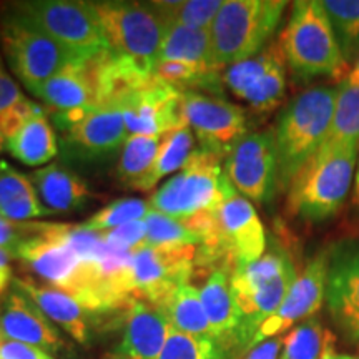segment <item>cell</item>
Returning <instances> with one entry per match:
<instances>
[{
  "mask_svg": "<svg viewBox=\"0 0 359 359\" xmlns=\"http://www.w3.org/2000/svg\"><path fill=\"white\" fill-rule=\"evenodd\" d=\"M97 55L67 65L47 80L35 97L48 105V110L97 109Z\"/></svg>",
  "mask_w": 359,
  "mask_h": 359,
  "instance_id": "obj_23",
  "label": "cell"
},
{
  "mask_svg": "<svg viewBox=\"0 0 359 359\" xmlns=\"http://www.w3.org/2000/svg\"><path fill=\"white\" fill-rule=\"evenodd\" d=\"M160 311L167 314L170 325L175 331L196 338H212V327L205 314L203 303L200 298V290L191 283H185L175 291L172 299Z\"/></svg>",
  "mask_w": 359,
  "mask_h": 359,
  "instance_id": "obj_30",
  "label": "cell"
},
{
  "mask_svg": "<svg viewBox=\"0 0 359 359\" xmlns=\"http://www.w3.org/2000/svg\"><path fill=\"white\" fill-rule=\"evenodd\" d=\"M158 359H233L217 341L172 330Z\"/></svg>",
  "mask_w": 359,
  "mask_h": 359,
  "instance_id": "obj_37",
  "label": "cell"
},
{
  "mask_svg": "<svg viewBox=\"0 0 359 359\" xmlns=\"http://www.w3.org/2000/svg\"><path fill=\"white\" fill-rule=\"evenodd\" d=\"M325 359H339V354H338V353L331 354V356H327V358H325Z\"/></svg>",
  "mask_w": 359,
  "mask_h": 359,
  "instance_id": "obj_48",
  "label": "cell"
},
{
  "mask_svg": "<svg viewBox=\"0 0 359 359\" xmlns=\"http://www.w3.org/2000/svg\"><path fill=\"white\" fill-rule=\"evenodd\" d=\"M223 172L246 200L268 203L280 190L273 132L246 133L224 158Z\"/></svg>",
  "mask_w": 359,
  "mask_h": 359,
  "instance_id": "obj_12",
  "label": "cell"
},
{
  "mask_svg": "<svg viewBox=\"0 0 359 359\" xmlns=\"http://www.w3.org/2000/svg\"><path fill=\"white\" fill-rule=\"evenodd\" d=\"M336 87H311L296 95L278 116L273 132L280 188H288L326 142L333 122Z\"/></svg>",
  "mask_w": 359,
  "mask_h": 359,
  "instance_id": "obj_1",
  "label": "cell"
},
{
  "mask_svg": "<svg viewBox=\"0 0 359 359\" xmlns=\"http://www.w3.org/2000/svg\"><path fill=\"white\" fill-rule=\"evenodd\" d=\"M223 85L258 114H268L286 93V60L280 43H269L257 57L228 67Z\"/></svg>",
  "mask_w": 359,
  "mask_h": 359,
  "instance_id": "obj_14",
  "label": "cell"
},
{
  "mask_svg": "<svg viewBox=\"0 0 359 359\" xmlns=\"http://www.w3.org/2000/svg\"><path fill=\"white\" fill-rule=\"evenodd\" d=\"M125 314L123 338L116 354L127 359H158L173 330L167 314L145 302H135Z\"/></svg>",
  "mask_w": 359,
  "mask_h": 359,
  "instance_id": "obj_24",
  "label": "cell"
},
{
  "mask_svg": "<svg viewBox=\"0 0 359 359\" xmlns=\"http://www.w3.org/2000/svg\"><path fill=\"white\" fill-rule=\"evenodd\" d=\"M42 222H12L0 217V248L13 255L17 246L37 235Z\"/></svg>",
  "mask_w": 359,
  "mask_h": 359,
  "instance_id": "obj_40",
  "label": "cell"
},
{
  "mask_svg": "<svg viewBox=\"0 0 359 359\" xmlns=\"http://www.w3.org/2000/svg\"><path fill=\"white\" fill-rule=\"evenodd\" d=\"M339 359H359V356H348V354H339Z\"/></svg>",
  "mask_w": 359,
  "mask_h": 359,
  "instance_id": "obj_47",
  "label": "cell"
},
{
  "mask_svg": "<svg viewBox=\"0 0 359 359\" xmlns=\"http://www.w3.org/2000/svg\"><path fill=\"white\" fill-rule=\"evenodd\" d=\"M47 114L48 111L40 105L39 110L6 145L8 154L27 167H40L48 163L58 154L57 135L53 125L48 122Z\"/></svg>",
  "mask_w": 359,
  "mask_h": 359,
  "instance_id": "obj_26",
  "label": "cell"
},
{
  "mask_svg": "<svg viewBox=\"0 0 359 359\" xmlns=\"http://www.w3.org/2000/svg\"><path fill=\"white\" fill-rule=\"evenodd\" d=\"M296 276L293 259L281 246H273L257 262L241 264L230 273L233 298L243 325L245 353L250 351L259 326L281 306Z\"/></svg>",
  "mask_w": 359,
  "mask_h": 359,
  "instance_id": "obj_5",
  "label": "cell"
},
{
  "mask_svg": "<svg viewBox=\"0 0 359 359\" xmlns=\"http://www.w3.org/2000/svg\"><path fill=\"white\" fill-rule=\"evenodd\" d=\"M160 62H185V64L218 69L212 52L210 29H191L185 25L170 27L161 45Z\"/></svg>",
  "mask_w": 359,
  "mask_h": 359,
  "instance_id": "obj_29",
  "label": "cell"
},
{
  "mask_svg": "<svg viewBox=\"0 0 359 359\" xmlns=\"http://www.w3.org/2000/svg\"><path fill=\"white\" fill-rule=\"evenodd\" d=\"M12 253L7 250L0 248V298L7 293L8 288H12L11 283L13 281V271H12Z\"/></svg>",
  "mask_w": 359,
  "mask_h": 359,
  "instance_id": "obj_43",
  "label": "cell"
},
{
  "mask_svg": "<svg viewBox=\"0 0 359 359\" xmlns=\"http://www.w3.org/2000/svg\"><path fill=\"white\" fill-rule=\"evenodd\" d=\"M182 115L196 135L200 148L226 158L248 133L246 111L236 103L201 92H183Z\"/></svg>",
  "mask_w": 359,
  "mask_h": 359,
  "instance_id": "obj_13",
  "label": "cell"
},
{
  "mask_svg": "<svg viewBox=\"0 0 359 359\" xmlns=\"http://www.w3.org/2000/svg\"><path fill=\"white\" fill-rule=\"evenodd\" d=\"M25 97L22 95L19 85L11 77L2 60V55H0V114L12 109L13 105H17Z\"/></svg>",
  "mask_w": 359,
  "mask_h": 359,
  "instance_id": "obj_41",
  "label": "cell"
},
{
  "mask_svg": "<svg viewBox=\"0 0 359 359\" xmlns=\"http://www.w3.org/2000/svg\"><path fill=\"white\" fill-rule=\"evenodd\" d=\"M331 354H336V336L313 316L283 338L280 359H325Z\"/></svg>",
  "mask_w": 359,
  "mask_h": 359,
  "instance_id": "obj_31",
  "label": "cell"
},
{
  "mask_svg": "<svg viewBox=\"0 0 359 359\" xmlns=\"http://www.w3.org/2000/svg\"><path fill=\"white\" fill-rule=\"evenodd\" d=\"M288 2L285 0H226L215 17L210 35L218 69L250 60L276 32Z\"/></svg>",
  "mask_w": 359,
  "mask_h": 359,
  "instance_id": "obj_6",
  "label": "cell"
},
{
  "mask_svg": "<svg viewBox=\"0 0 359 359\" xmlns=\"http://www.w3.org/2000/svg\"><path fill=\"white\" fill-rule=\"evenodd\" d=\"M7 145V137H6V132H4L2 128V123H0V154H2V150L6 148Z\"/></svg>",
  "mask_w": 359,
  "mask_h": 359,
  "instance_id": "obj_46",
  "label": "cell"
},
{
  "mask_svg": "<svg viewBox=\"0 0 359 359\" xmlns=\"http://www.w3.org/2000/svg\"><path fill=\"white\" fill-rule=\"evenodd\" d=\"M13 13L37 27L72 50L97 55L109 48L93 2L79 0H29L8 2Z\"/></svg>",
  "mask_w": 359,
  "mask_h": 359,
  "instance_id": "obj_8",
  "label": "cell"
},
{
  "mask_svg": "<svg viewBox=\"0 0 359 359\" xmlns=\"http://www.w3.org/2000/svg\"><path fill=\"white\" fill-rule=\"evenodd\" d=\"M150 212L148 201L138 198H120L111 201L100 212L90 217L87 222L82 223L87 230L103 233L114 230L116 226H122L130 222H137V219H145Z\"/></svg>",
  "mask_w": 359,
  "mask_h": 359,
  "instance_id": "obj_38",
  "label": "cell"
},
{
  "mask_svg": "<svg viewBox=\"0 0 359 359\" xmlns=\"http://www.w3.org/2000/svg\"><path fill=\"white\" fill-rule=\"evenodd\" d=\"M45 359H53V358L50 356V354H48V356H47V358H45Z\"/></svg>",
  "mask_w": 359,
  "mask_h": 359,
  "instance_id": "obj_50",
  "label": "cell"
},
{
  "mask_svg": "<svg viewBox=\"0 0 359 359\" xmlns=\"http://www.w3.org/2000/svg\"><path fill=\"white\" fill-rule=\"evenodd\" d=\"M326 304L334 326L349 344H359V240L327 253Z\"/></svg>",
  "mask_w": 359,
  "mask_h": 359,
  "instance_id": "obj_16",
  "label": "cell"
},
{
  "mask_svg": "<svg viewBox=\"0 0 359 359\" xmlns=\"http://www.w3.org/2000/svg\"><path fill=\"white\" fill-rule=\"evenodd\" d=\"M12 286L29 296L53 325L60 326L80 344H87L93 333L102 327L103 316H109L92 311L64 291L40 285L30 278H13Z\"/></svg>",
  "mask_w": 359,
  "mask_h": 359,
  "instance_id": "obj_20",
  "label": "cell"
},
{
  "mask_svg": "<svg viewBox=\"0 0 359 359\" xmlns=\"http://www.w3.org/2000/svg\"><path fill=\"white\" fill-rule=\"evenodd\" d=\"M0 217L12 222L50 217L40 203L30 177L11 167L7 161H0Z\"/></svg>",
  "mask_w": 359,
  "mask_h": 359,
  "instance_id": "obj_27",
  "label": "cell"
},
{
  "mask_svg": "<svg viewBox=\"0 0 359 359\" xmlns=\"http://www.w3.org/2000/svg\"><path fill=\"white\" fill-rule=\"evenodd\" d=\"M218 226L231 271L241 264L257 262L266 253V233L257 210L233 188L226 175L223 178V198L218 205Z\"/></svg>",
  "mask_w": 359,
  "mask_h": 359,
  "instance_id": "obj_15",
  "label": "cell"
},
{
  "mask_svg": "<svg viewBox=\"0 0 359 359\" xmlns=\"http://www.w3.org/2000/svg\"><path fill=\"white\" fill-rule=\"evenodd\" d=\"M323 7L330 17L344 62L359 58V0H325Z\"/></svg>",
  "mask_w": 359,
  "mask_h": 359,
  "instance_id": "obj_35",
  "label": "cell"
},
{
  "mask_svg": "<svg viewBox=\"0 0 359 359\" xmlns=\"http://www.w3.org/2000/svg\"><path fill=\"white\" fill-rule=\"evenodd\" d=\"M167 25H185L191 29H212L215 17L223 7L222 0H188V2H150Z\"/></svg>",
  "mask_w": 359,
  "mask_h": 359,
  "instance_id": "obj_34",
  "label": "cell"
},
{
  "mask_svg": "<svg viewBox=\"0 0 359 359\" xmlns=\"http://www.w3.org/2000/svg\"><path fill=\"white\" fill-rule=\"evenodd\" d=\"M349 212H351V222L359 226V155H358V163H356V172H354V182H353V190H351V206H349Z\"/></svg>",
  "mask_w": 359,
  "mask_h": 359,
  "instance_id": "obj_44",
  "label": "cell"
},
{
  "mask_svg": "<svg viewBox=\"0 0 359 359\" xmlns=\"http://www.w3.org/2000/svg\"><path fill=\"white\" fill-rule=\"evenodd\" d=\"M0 333L6 339L29 344L47 354L64 348L55 325L29 296L13 286L0 298Z\"/></svg>",
  "mask_w": 359,
  "mask_h": 359,
  "instance_id": "obj_19",
  "label": "cell"
},
{
  "mask_svg": "<svg viewBox=\"0 0 359 359\" xmlns=\"http://www.w3.org/2000/svg\"><path fill=\"white\" fill-rule=\"evenodd\" d=\"M182 95L178 88L154 77L150 85L137 92L120 107L130 135L161 137L182 125Z\"/></svg>",
  "mask_w": 359,
  "mask_h": 359,
  "instance_id": "obj_18",
  "label": "cell"
},
{
  "mask_svg": "<svg viewBox=\"0 0 359 359\" xmlns=\"http://www.w3.org/2000/svg\"><path fill=\"white\" fill-rule=\"evenodd\" d=\"M286 65L302 80L348 77V64L341 53L330 17L318 0L293 4L290 20L280 35Z\"/></svg>",
  "mask_w": 359,
  "mask_h": 359,
  "instance_id": "obj_4",
  "label": "cell"
},
{
  "mask_svg": "<svg viewBox=\"0 0 359 359\" xmlns=\"http://www.w3.org/2000/svg\"><path fill=\"white\" fill-rule=\"evenodd\" d=\"M111 52L155 70L168 29L150 2H93Z\"/></svg>",
  "mask_w": 359,
  "mask_h": 359,
  "instance_id": "obj_9",
  "label": "cell"
},
{
  "mask_svg": "<svg viewBox=\"0 0 359 359\" xmlns=\"http://www.w3.org/2000/svg\"><path fill=\"white\" fill-rule=\"evenodd\" d=\"M196 246L138 248L132 259V288L137 302L165 308L180 286L195 275Z\"/></svg>",
  "mask_w": 359,
  "mask_h": 359,
  "instance_id": "obj_11",
  "label": "cell"
},
{
  "mask_svg": "<svg viewBox=\"0 0 359 359\" xmlns=\"http://www.w3.org/2000/svg\"><path fill=\"white\" fill-rule=\"evenodd\" d=\"M147 236L142 248H172V246L193 245L198 248V240L180 219L150 210L145 217Z\"/></svg>",
  "mask_w": 359,
  "mask_h": 359,
  "instance_id": "obj_36",
  "label": "cell"
},
{
  "mask_svg": "<svg viewBox=\"0 0 359 359\" xmlns=\"http://www.w3.org/2000/svg\"><path fill=\"white\" fill-rule=\"evenodd\" d=\"M327 264H330L327 253L321 251L303 268L302 273H298L278 311L259 326L251 348L266 339L278 338V334L309 320L313 314L320 311L326 302Z\"/></svg>",
  "mask_w": 359,
  "mask_h": 359,
  "instance_id": "obj_17",
  "label": "cell"
},
{
  "mask_svg": "<svg viewBox=\"0 0 359 359\" xmlns=\"http://www.w3.org/2000/svg\"><path fill=\"white\" fill-rule=\"evenodd\" d=\"M64 230L65 223L42 222L37 235L17 246L13 259L24 263L45 285L64 291L92 311L107 314L102 311L95 266L80 258Z\"/></svg>",
  "mask_w": 359,
  "mask_h": 359,
  "instance_id": "obj_2",
  "label": "cell"
},
{
  "mask_svg": "<svg viewBox=\"0 0 359 359\" xmlns=\"http://www.w3.org/2000/svg\"><path fill=\"white\" fill-rule=\"evenodd\" d=\"M346 79L351 83L359 85V58H358V62H354V67H353L351 70H349V74H348Z\"/></svg>",
  "mask_w": 359,
  "mask_h": 359,
  "instance_id": "obj_45",
  "label": "cell"
},
{
  "mask_svg": "<svg viewBox=\"0 0 359 359\" xmlns=\"http://www.w3.org/2000/svg\"><path fill=\"white\" fill-rule=\"evenodd\" d=\"M45 212L48 215L70 213L87 203V183L69 167L52 163L29 175Z\"/></svg>",
  "mask_w": 359,
  "mask_h": 359,
  "instance_id": "obj_25",
  "label": "cell"
},
{
  "mask_svg": "<svg viewBox=\"0 0 359 359\" xmlns=\"http://www.w3.org/2000/svg\"><path fill=\"white\" fill-rule=\"evenodd\" d=\"M283 349V338H271L263 341L246 351L241 359H278Z\"/></svg>",
  "mask_w": 359,
  "mask_h": 359,
  "instance_id": "obj_42",
  "label": "cell"
},
{
  "mask_svg": "<svg viewBox=\"0 0 359 359\" xmlns=\"http://www.w3.org/2000/svg\"><path fill=\"white\" fill-rule=\"evenodd\" d=\"M105 241L118 250L135 251L142 248L143 241L147 236V224L145 219H137V222H130L122 226H116L114 230L102 233Z\"/></svg>",
  "mask_w": 359,
  "mask_h": 359,
  "instance_id": "obj_39",
  "label": "cell"
},
{
  "mask_svg": "<svg viewBox=\"0 0 359 359\" xmlns=\"http://www.w3.org/2000/svg\"><path fill=\"white\" fill-rule=\"evenodd\" d=\"M359 147V85L348 79L336 87L333 122L323 147Z\"/></svg>",
  "mask_w": 359,
  "mask_h": 359,
  "instance_id": "obj_32",
  "label": "cell"
},
{
  "mask_svg": "<svg viewBox=\"0 0 359 359\" xmlns=\"http://www.w3.org/2000/svg\"><path fill=\"white\" fill-rule=\"evenodd\" d=\"M358 349H359V344H358Z\"/></svg>",
  "mask_w": 359,
  "mask_h": 359,
  "instance_id": "obj_51",
  "label": "cell"
},
{
  "mask_svg": "<svg viewBox=\"0 0 359 359\" xmlns=\"http://www.w3.org/2000/svg\"><path fill=\"white\" fill-rule=\"evenodd\" d=\"M222 160L212 151L196 148L182 172L150 196V210L182 222L205 210L217 208L223 198Z\"/></svg>",
  "mask_w": 359,
  "mask_h": 359,
  "instance_id": "obj_10",
  "label": "cell"
},
{
  "mask_svg": "<svg viewBox=\"0 0 359 359\" xmlns=\"http://www.w3.org/2000/svg\"><path fill=\"white\" fill-rule=\"evenodd\" d=\"M160 143L161 137L130 135L127 138L116 163V178L125 188L133 190L135 185L150 172L158 154Z\"/></svg>",
  "mask_w": 359,
  "mask_h": 359,
  "instance_id": "obj_33",
  "label": "cell"
},
{
  "mask_svg": "<svg viewBox=\"0 0 359 359\" xmlns=\"http://www.w3.org/2000/svg\"><path fill=\"white\" fill-rule=\"evenodd\" d=\"M359 147H321L288 187V210L304 222L336 217L353 190Z\"/></svg>",
  "mask_w": 359,
  "mask_h": 359,
  "instance_id": "obj_3",
  "label": "cell"
},
{
  "mask_svg": "<svg viewBox=\"0 0 359 359\" xmlns=\"http://www.w3.org/2000/svg\"><path fill=\"white\" fill-rule=\"evenodd\" d=\"M195 150V138H193V132L187 122L178 125L177 128L170 130L168 133L161 135L158 154H156V158L154 165H151L150 172L135 185L133 190H154L161 178L185 167L188 158H190Z\"/></svg>",
  "mask_w": 359,
  "mask_h": 359,
  "instance_id": "obj_28",
  "label": "cell"
},
{
  "mask_svg": "<svg viewBox=\"0 0 359 359\" xmlns=\"http://www.w3.org/2000/svg\"><path fill=\"white\" fill-rule=\"evenodd\" d=\"M230 269L217 268L210 271L200 290L205 314L212 327L213 339L224 351L235 358L243 349V325L241 314L233 298Z\"/></svg>",
  "mask_w": 359,
  "mask_h": 359,
  "instance_id": "obj_21",
  "label": "cell"
},
{
  "mask_svg": "<svg viewBox=\"0 0 359 359\" xmlns=\"http://www.w3.org/2000/svg\"><path fill=\"white\" fill-rule=\"evenodd\" d=\"M0 47L12 74H15L22 85L34 95L47 80L67 65L93 57L58 43L13 13L6 4L0 7Z\"/></svg>",
  "mask_w": 359,
  "mask_h": 359,
  "instance_id": "obj_7",
  "label": "cell"
},
{
  "mask_svg": "<svg viewBox=\"0 0 359 359\" xmlns=\"http://www.w3.org/2000/svg\"><path fill=\"white\" fill-rule=\"evenodd\" d=\"M111 359H127V358H123V356H120V354H116V353H115V356H114V358H111Z\"/></svg>",
  "mask_w": 359,
  "mask_h": 359,
  "instance_id": "obj_49",
  "label": "cell"
},
{
  "mask_svg": "<svg viewBox=\"0 0 359 359\" xmlns=\"http://www.w3.org/2000/svg\"><path fill=\"white\" fill-rule=\"evenodd\" d=\"M127 125L118 110L92 109L82 122L64 133V140L75 154L87 160L114 155L127 142Z\"/></svg>",
  "mask_w": 359,
  "mask_h": 359,
  "instance_id": "obj_22",
  "label": "cell"
}]
</instances>
